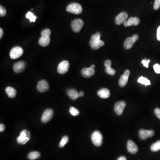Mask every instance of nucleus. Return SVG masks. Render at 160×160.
Instances as JSON below:
<instances>
[{"mask_svg": "<svg viewBox=\"0 0 160 160\" xmlns=\"http://www.w3.org/2000/svg\"><path fill=\"white\" fill-rule=\"evenodd\" d=\"M92 142L96 146H100L102 144L103 136L99 131H95L91 137Z\"/></svg>", "mask_w": 160, "mask_h": 160, "instance_id": "obj_4", "label": "nucleus"}, {"mask_svg": "<svg viewBox=\"0 0 160 160\" xmlns=\"http://www.w3.org/2000/svg\"><path fill=\"white\" fill-rule=\"evenodd\" d=\"M84 22L81 19L74 20L71 23V27L72 30L75 33H78L82 28Z\"/></svg>", "mask_w": 160, "mask_h": 160, "instance_id": "obj_7", "label": "nucleus"}, {"mask_svg": "<svg viewBox=\"0 0 160 160\" xmlns=\"http://www.w3.org/2000/svg\"><path fill=\"white\" fill-rule=\"evenodd\" d=\"M111 61L110 60H107L104 61V65L106 67L105 72L108 74L113 76L116 73V71L113 69L111 68Z\"/></svg>", "mask_w": 160, "mask_h": 160, "instance_id": "obj_16", "label": "nucleus"}, {"mask_svg": "<svg viewBox=\"0 0 160 160\" xmlns=\"http://www.w3.org/2000/svg\"><path fill=\"white\" fill-rule=\"evenodd\" d=\"M95 72L94 69L90 67L83 69L81 71V73L84 78H89L94 75Z\"/></svg>", "mask_w": 160, "mask_h": 160, "instance_id": "obj_19", "label": "nucleus"}, {"mask_svg": "<svg viewBox=\"0 0 160 160\" xmlns=\"http://www.w3.org/2000/svg\"><path fill=\"white\" fill-rule=\"evenodd\" d=\"M5 130V126L3 124H1L0 125V132H2Z\"/></svg>", "mask_w": 160, "mask_h": 160, "instance_id": "obj_37", "label": "nucleus"}, {"mask_svg": "<svg viewBox=\"0 0 160 160\" xmlns=\"http://www.w3.org/2000/svg\"><path fill=\"white\" fill-rule=\"evenodd\" d=\"M66 10L67 12L76 14H81L82 12V6L77 3H72L69 4L67 6Z\"/></svg>", "mask_w": 160, "mask_h": 160, "instance_id": "obj_3", "label": "nucleus"}, {"mask_svg": "<svg viewBox=\"0 0 160 160\" xmlns=\"http://www.w3.org/2000/svg\"><path fill=\"white\" fill-rule=\"evenodd\" d=\"M126 106V103L124 101L117 102L114 106V111L118 115L122 114Z\"/></svg>", "mask_w": 160, "mask_h": 160, "instance_id": "obj_12", "label": "nucleus"}, {"mask_svg": "<svg viewBox=\"0 0 160 160\" xmlns=\"http://www.w3.org/2000/svg\"><path fill=\"white\" fill-rule=\"evenodd\" d=\"M69 141V137L67 136H65L61 139V141L60 142L59 147L60 148H62L68 143Z\"/></svg>", "mask_w": 160, "mask_h": 160, "instance_id": "obj_28", "label": "nucleus"}, {"mask_svg": "<svg viewBox=\"0 0 160 160\" xmlns=\"http://www.w3.org/2000/svg\"><path fill=\"white\" fill-rule=\"evenodd\" d=\"M0 33H1V34H0V38H1L3 35V30L1 28L0 29Z\"/></svg>", "mask_w": 160, "mask_h": 160, "instance_id": "obj_39", "label": "nucleus"}, {"mask_svg": "<svg viewBox=\"0 0 160 160\" xmlns=\"http://www.w3.org/2000/svg\"><path fill=\"white\" fill-rule=\"evenodd\" d=\"M155 132L152 130H141L139 131V136L140 139L145 140L149 137H151L153 136Z\"/></svg>", "mask_w": 160, "mask_h": 160, "instance_id": "obj_10", "label": "nucleus"}, {"mask_svg": "<svg viewBox=\"0 0 160 160\" xmlns=\"http://www.w3.org/2000/svg\"><path fill=\"white\" fill-rule=\"evenodd\" d=\"M139 38L137 34H134L132 36V37H129L126 39L124 43V48L126 49H131L133 46L135 42L138 40Z\"/></svg>", "mask_w": 160, "mask_h": 160, "instance_id": "obj_5", "label": "nucleus"}, {"mask_svg": "<svg viewBox=\"0 0 160 160\" xmlns=\"http://www.w3.org/2000/svg\"><path fill=\"white\" fill-rule=\"evenodd\" d=\"M26 17L30 19V22H35L36 19V16H35L32 12H29L26 15Z\"/></svg>", "mask_w": 160, "mask_h": 160, "instance_id": "obj_27", "label": "nucleus"}, {"mask_svg": "<svg viewBox=\"0 0 160 160\" xmlns=\"http://www.w3.org/2000/svg\"><path fill=\"white\" fill-rule=\"evenodd\" d=\"M101 36L100 32H98L92 36L89 41V45L92 49L96 50L104 45V42L100 39Z\"/></svg>", "mask_w": 160, "mask_h": 160, "instance_id": "obj_1", "label": "nucleus"}, {"mask_svg": "<svg viewBox=\"0 0 160 160\" xmlns=\"http://www.w3.org/2000/svg\"><path fill=\"white\" fill-rule=\"evenodd\" d=\"M130 75V71L128 70H126L119 79V85L120 87H124L126 85Z\"/></svg>", "mask_w": 160, "mask_h": 160, "instance_id": "obj_11", "label": "nucleus"}, {"mask_svg": "<svg viewBox=\"0 0 160 160\" xmlns=\"http://www.w3.org/2000/svg\"><path fill=\"white\" fill-rule=\"evenodd\" d=\"M67 95L72 100H75L78 98L79 93L77 90L74 89H69L66 91Z\"/></svg>", "mask_w": 160, "mask_h": 160, "instance_id": "obj_21", "label": "nucleus"}, {"mask_svg": "<svg viewBox=\"0 0 160 160\" xmlns=\"http://www.w3.org/2000/svg\"><path fill=\"white\" fill-rule=\"evenodd\" d=\"M69 112L71 115L73 116H77L79 114V111L77 108L74 107H71L69 109Z\"/></svg>", "mask_w": 160, "mask_h": 160, "instance_id": "obj_29", "label": "nucleus"}, {"mask_svg": "<svg viewBox=\"0 0 160 160\" xmlns=\"http://www.w3.org/2000/svg\"><path fill=\"white\" fill-rule=\"evenodd\" d=\"M54 114L53 110L48 108L44 112L41 116V121L43 123H46L52 119Z\"/></svg>", "mask_w": 160, "mask_h": 160, "instance_id": "obj_9", "label": "nucleus"}, {"mask_svg": "<svg viewBox=\"0 0 160 160\" xmlns=\"http://www.w3.org/2000/svg\"><path fill=\"white\" fill-rule=\"evenodd\" d=\"M140 21L139 18L137 17H131L129 19L126 21L124 22V26L125 27H128V26H136L138 25L140 23Z\"/></svg>", "mask_w": 160, "mask_h": 160, "instance_id": "obj_15", "label": "nucleus"}, {"mask_svg": "<svg viewBox=\"0 0 160 160\" xmlns=\"http://www.w3.org/2000/svg\"><path fill=\"white\" fill-rule=\"evenodd\" d=\"M160 8V0H155V4L153 5V9L157 10Z\"/></svg>", "mask_w": 160, "mask_h": 160, "instance_id": "obj_31", "label": "nucleus"}, {"mask_svg": "<svg viewBox=\"0 0 160 160\" xmlns=\"http://www.w3.org/2000/svg\"><path fill=\"white\" fill-rule=\"evenodd\" d=\"M117 160H127V159L125 156H121Z\"/></svg>", "mask_w": 160, "mask_h": 160, "instance_id": "obj_38", "label": "nucleus"}, {"mask_svg": "<svg viewBox=\"0 0 160 160\" xmlns=\"http://www.w3.org/2000/svg\"><path fill=\"white\" fill-rule=\"evenodd\" d=\"M151 150L154 152H156L160 150V141H158L155 143L151 145L150 147Z\"/></svg>", "mask_w": 160, "mask_h": 160, "instance_id": "obj_25", "label": "nucleus"}, {"mask_svg": "<svg viewBox=\"0 0 160 160\" xmlns=\"http://www.w3.org/2000/svg\"><path fill=\"white\" fill-rule=\"evenodd\" d=\"M51 35V31L49 29H46L42 31L41 33V36L49 37Z\"/></svg>", "mask_w": 160, "mask_h": 160, "instance_id": "obj_30", "label": "nucleus"}, {"mask_svg": "<svg viewBox=\"0 0 160 160\" xmlns=\"http://www.w3.org/2000/svg\"><path fill=\"white\" fill-rule=\"evenodd\" d=\"M128 17V14L126 12H122L119 14L115 18V22L117 25H121L124 24Z\"/></svg>", "mask_w": 160, "mask_h": 160, "instance_id": "obj_13", "label": "nucleus"}, {"mask_svg": "<svg viewBox=\"0 0 160 160\" xmlns=\"http://www.w3.org/2000/svg\"><path fill=\"white\" fill-rule=\"evenodd\" d=\"M36 88L39 92L41 93L46 92L49 89V85L47 81L42 80L39 81L37 84Z\"/></svg>", "mask_w": 160, "mask_h": 160, "instance_id": "obj_14", "label": "nucleus"}, {"mask_svg": "<svg viewBox=\"0 0 160 160\" xmlns=\"http://www.w3.org/2000/svg\"><path fill=\"white\" fill-rule=\"evenodd\" d=\"M40 154L39 152L36 151L31 152L29 153L28 158L30 160H35L39 158Z\"/></svg>", "mask_w": 160, "mask_h": 160, "instance_id": "obj_24", "label": "nucleus"}, {"mask_svg": "<svg viewBox=\"0 0 160 160\" xmlns=\"http://www.w3.org/2000/svg\"><path fill=\"white\" fill-rule=\"evenodd\" d=\"M84 95V93L83 92H80L79 93V97H83Z\"/></svg>", "mask_w": 160, "mask_h": 160, "instance_id": "obj_40", "label": "nucleus"}, {"mask_svg": "<svg viewBox=\"0 0 160 160\" xmlns=\"http://www.w3.org/2000/svg\"><path fill=\"white\" fill-rule=\"evenodd\" d=\"M6 14V10L1 5L0 6V16H5Z\"/></svg>", "mask_w": 160, "mask_h": 160, "instance_id": "obj_32", "label": "nucleus"}, {"mask_svg": "<svg viewBox=\"0 0 160 160\" xmlns=\"http://www.w3.org/2000/svg\"><path fill=\"white\" fill-rule=\"evenodd\" d=\"M25 63L24 61H21L17 62L14 64L13 69L16 73L22 72L25 69Z\"/></svg>", "mask_w": 160, "mask_h": 160, "instance_id": "obj_18", "label": "nucleus"}, {"mask_svg": "<svg viewBox=\"0 0 160 160\" xmlns=\"http://www.w3.org/2000/svg\"><path fill=\"white\" fill-rule=\"evenodd\" d=\"M153 69L155 70V72L157 73H160V65L158 64H156L153 66Z\"/></svg>", "mask_w": 160, "mask_h": 160, "instance_id": "obj_33", "label": "nucleus"}, {"mask_svg": "<svg viewBox=\"0 0 160 160\" xmlns=\"http://www.w3.org/2000/svg\"><path fill=\"white\" fill-rule=\"evenodd\" d=\"M150 60H147L146 59L145 60H143L141 61V63L143 64V65L146 68H148L149 67V64L150 62Z\"/></svg>", "mask_w": 160, "mask_h": 160, "instance_id": "obj_34", "label": "nucleus"}, {"mask_svg": "<svg viewBox=\"0 0 160 160\" xmlns=\"http://www.w3.org/2000/svg\"><path fill=\"white\" fill-rule=\"evenodd\" d=\"M157 39L159 41H160V25L157 28Z\"/></svg>", "mask_w": 160, "mask_h": 160, "instance_id": "obj_36", "label": "nucleus"}, {"mask_svg": "<svg viewBox=\"0 0 160 160\" xmlns=\"http://www.w3.org/2000/svg\"><path fill=\"white\" fill-rule=\"evenodd\" d=\"M98 95L103 99H107L110 96V91L106 88H102L98 91Z\"/></svg>", "mask_w": 160, "mask_h": 160, "instance_id": "obj_20", "label": "nucleus"}, {"mask_svg": "<svg viewBox=\"0 0 160 160\" xmlns=\"http://www.w3.org/2000/svg\"><path fill=\"white\" fill-rule=\"evenodd\" d=\"M127 147L128 151L132 154H135L138 152V147L131 140H129L128 141Z\"/></svg>", "mask_w": 160, "mask_h": 160, "instance_id": "obj_17", "label": "nucleus"}, {"mask_svg": "<svg viewBox=\"0 0 160 160\" xmlns=\"http://www.w3.org/2000/svg\"><path fill=\"white\" fill-rule=\"evenodd\" d=\"M23 49L19 46H16L12 49L10 52V57L13 59L18 58L22 56Z\"/></svg>", "mask_w": 160, "mask_h": 160, "instance_id": "obj_6", "label": "nucleus"}, {"mask_svg": "<svg viewBox=\"0 0 160 160\" xmlns=\"http://www.w3.org/2000/svg\"><path fill=\"white\" fill-rule=\"evenodd\" d=\"M90 67H91L92 68L94 69L95 67V65H91V66H90Z\"/></svg>", "mask_w": 160, "mask_h": 160, "instance_id": "obj_41", "label": "nucleus"}, {"mask_svg": "<svg viewBox=\"0 0 160 160\" xmlns=\"http://www.w3.org/2000/svg\"><path fill=\"white\" fill-rule=\"evenodd\" d=\"M31 138L30 132L26 130H24L21 132L19 136L16 138L17 143L20 145H25L30 141Z\"/></svg>", "mask_w": 160, "mask_h": 160, "instance_id": "obj_2", "label": "nucleus"}, {"mask_svg": "<svg viewBox=\"0 0 160 160\" xmlns=\"http://www.w3.org/2000/svg\"><path fill=\"white\" fill-rule=\"evenodd\" d=\"M69 67V63L67 60H64L59 64L58 72L59 73L63 74L67 73Z\"/></svg>", "mask_w": 160, "mask_h": 160, "instance_id": "obj_8", "label": "nucleus"}, {"mask_svg": "<svg viewBox=\"0 0 160 160\" xmlns=\"http://www.w3.org/2000/svg\"><path fill=\"white\" fill-rule=\"evenodd\" d=\"M138 83L141 84H145L146 86L150 85L151 83L149 80L146 78H144L143 77H141L139 78L137 81Z\"/></svg>", "mask_w": 160, "mask_h": 160, "instance_id": "obj_26", "label": "nucleus"}, {"mask_svg": "<svg viewBox=\"0 0 160 160\" xmlns=\"http://www.w3.org/2000/svg\"><path fill=\"white\" fill-rule=\"evenodd\" d=\"M155 113L156 116L160 120V108H156L155 110Z\"/></svg>", "mask_w": 160, "mask_h": 160, "instance_id": "obj_35", "label": "nucleus"}, {"mask_svg": "<svg viewBox=\"0 0 160 160\" xmlns=\"http://www.w3.org/2000/svg\"><path fill=\"white\" fill-rule=\"evenodd\" d=\"M6 93L10 98H14L16 96V91L11 87H8L5 89Z\"/></svg>", "mask_w": 160, "mask_h": 160, "instance_id": "obj_23", "label": "nucleus"}, {"mask_svg": "<svg viewBox=\"0 0 160 160\" xmlns=\"http://www.w3.org/2000/svg\"><path fill=\"white\" fill-rule=\"evenodd\" d=\"M50 37H46V36H41L39 40V44L41 46L45 47L49 45L50 43Z\"/></svg>", "mask_w": 160, "mask_h": 160, "instance_id": "obj_22", "label": "nucleus"}]
</instances>
